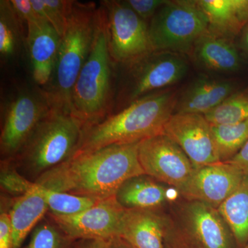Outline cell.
<instances>
[{
    "instance_id": "6da1fadb",
    "label": "cell",
    "mask_w": 248,
    "mask_h": 248,
    "mask_svg": "<svg viewBox=\"0 0 248 248\" xmlns=\"http://www.w3.org/2000/svg\"><path fill=\"white\" fill-rule=\"evenodd\" d=\"M139 143L74 153L34 182L81 197L100 200L113 197L127 180L145 174L139 161Z\"/></svg>"
},
{
    "instance_id": "7a4b0ae2",
    "label": "cell",
    "mask_w": 248,
    "mask_h": 248,
    "mask_svg": "<svg viewBox=\"0 0 248 248\" xmlns=\"http://www.w3.org/2000/svg\"><path fill=\"white\" fill-rule=\"evenodd\" d=\"M178 93L173 88L148 94L98 123L84 125L77 153L111 145L139 143L164 133L174 113Z\"/></svg>"
},
{
    "instance_id": "3957f363",
    "label": "cell",
    "mask_w": 248,
    "mask_h": 248,
    "mask_svg": "<svg viewBox=\"0 0 248 248\" xmlns=\"http://www.w3.org/2000/svg\"><path fill=\"white\" fill-rule=\"evenodd\" d=\"M103 18L99 4L74 1L61 37L53 77L41 89L50 107L70 110L72 91L89 58Z\"/></svg>"
},
{
    "instance_id": "277c9868",
    "label": "cell",
    "mask_w": 248,
    "mask_h": 248,
    "mask_svg": "<svg viewBox=\"0 0 248 248\" xmlns=\"http://www.w3.org/2000/svg\"><path fill=\"white\" fill-rule=\"evenodd\" d=\"M84 124L71 111L52 107L30 138L9 161L31 182L74 154Z\"/></svg>"
},
{
    "instance_id": "5b68a950",
    "label": "cell",
    "mask_w": 248,
    "mask_h": 248,
    "mask_svg": "<svg viewBox=\"0 0 248 248\" xmlns=\"http://www.w3.org/2000/svg\"><path fill=\"white\" fill-rule=\"evenodd\" d=\"M102 12L92 50L72 91L70 110L84 125L98 123L112 115L115 105L117 65L108 48L103 9Z\"/></svg>"
},
{
    "instance_id": "8992f818",
    "label": "cell",
    "mask_w": 248,
    "mask_h": 248,
    "mask_svg": "<svg viewBox=\"0 0 248 248\" xmlns=\"http://www.w3.org/2000/svg\"><path fill=\"white\" fill-rule=\"evenodd\" d=\"M188 70L186 55L171 52H152L128 64L117 65L112 114L148 94L170 89L184 79Z\"/></svg>"
},
{
    "instance_id": "52a82bcc",
    "label": "cell",
    "mask_w": 248,
    "mask_h": 248,
    "mask_svg": "<svg viewBox=\"0 0 248 248\" xmlns=\"http://www.w3.org/2000/svg\"><path fill=\"white\" fill-rule=\"evenodd\" d=\"M208 29L197 0H168L148 22L153 51L185 55Z\"/></svg>"
},
{
    "instance_id": "ba28073f",
    "label": "cell",
    "mask_w": 248,
    "mask_h": 248,
    "mask_svg": "<svg viewBox=\"0 0 248 248\" xmlns=\"http://www.w3.org/2000/svg\"><path fill=\"white\" fill-rule=\"evenodd\" d=\"M99 4L104 14L108 48L116 65L128 64L154 52L148 23L125 1L103 0Z\"/></svg>"
},
{
    "instance_id": "9c48e42d",
    "label": "cell",
    "mask_w": 248,
    "mask_h": 248,
    "mask_svg": "<svg viewBox=\"0 0 248 248\" xmlns=\"http://www.w3.org/2000/svg\"><path fill=\"white\" fill-rule=\"evenodd\" d=\"M51 108L45 93L38 87L18 91L6 103L3 109L0 135L2 161L14 159Z\"/></svg>"
},
{
    "instance_id": "30bf717a",
    "label": "cell",
    "mask_w": 248,
    "mask_h": 248,
    "mask_svg": "<svg viewBox=\"0 0 248 248\" xmlns=\"http://www.w3.org/2000/svg\"><path fill=\"white\" fill-rule=\"evenodd\" d=\"M138 157L146 175L179 192L195 170L182 148L164 133L140 141Z\"/></svg>"
},
{
    "instance_id": "8fae6325",
    "label": "cell",
    "mask_w": 248,
    "mask_h": 248,
    "mask_svg": "<svg viewBox=\"0 0 248 248\" xmlns=\"http://www.w3.org/2000/svg\"><path fill=\"white\" fill-rule=\"evenodd\" d=\"M115 196L97 202L87 210L71 216L48 213L60 228L72 239L108 240L118 236L125 212Z\"/></svg>"
},
{
    "instance_id": "7c38bea8",
    "label": "cell",
    "mask_w": 248,
    "mask_h": 248,
    "mask_svg": "<svg viewBox=\"0 0 248 248\" xmlns=\"http://www.w3.org/2000/svg\"><path fill=\"white\" fill-rule=\"evenodd\" d=\"M164 134L182 148L195 169L220 162L211 125L204 115L174 113L165 125Z\"/></svg>"
},
{
    "instance_id": "4fadbf2b",
    "label": "cell",
    "mask_w": 248,
    "mask_h": 248,
    "mask_svg": "<svg viewBox=\"0 0 248 248\" xmlns=\"http://www.w3.org/2000/svg\"><path fill=\"white\" fill-rule=\"evenodd\" d=\"M244 173L229 162H217L197 169L180 193L190 202L218 209L242 182Z\"/></svg>"
},
{
    "instance_id": "5bb4252c",
    "label": "cell",
    "mask_w": 248,
    "mask_h": 248,
    "mask_svg": "<svg viewBox=\"0 0 248 248\" xmlns=\"http://www.w3.org/2000/svg\"><path fill=\"white\" fill-rule=\"evenodd\" d=\"M61 36L46 21L27 24L26 51L30 59L32 79L44 89L53 77Z\"/></svg>"
},
{
    "instance_id": "9a60e30c",
    "label": "cell",
    "mask_w": 248,
    "mask_h": 248,
    "mask_svg": "<svg viewBox=\"0 0 248 248\" xmlns=\"http://www.w3.org/2000/svg\"><path fill=\"white\" fill-rule=\"evenodd\" d=\"M186 223L191 240L198 248H231V231L218 209L200 202H190Z\"/></svg>"
},
{
    "instance_id": "2e32d148",
    "label": "cell",
    "mask_w": 248,
    "mask_h": 248,
    "mask_svg": "<svg viewBox=\"0 0 248 248\" xmlns=\"http://www.w3.org/2000/svg\"><path fill=\"white\" fill-rule=\"evenodd\" d=\"M236 90L237 84L233 80L199 78L178 95L174 113L205 115Z\"/></svg>"
},
{
    "instance_id": "e0dca14e",
    "label": "cell",
    "mask_w": 248,
    "mask_h": 248,
    "mask_svg": "<svg viewBox=\"0 0 248 248\" xmlns=\"http://www.w3.org/2000/svg\"><path fill=\"white\" fill-rule=\"evenodd\" d=\"M188 55L196 65L208 71L234 73L241 66V56L232 39L209 30L196 42Z\"/></svg>"
},
{
    "instance_id": "ac0fdd59",
    "label": "cell",
    "mask_w": 248,
    "mask_h": 248,
    "mask_svg": "<svg viewBox=\"0 0 248 248\" xmlns=\"http://www.w3.org/2000/svg\"><path fill=\"white\" fill-rule=\"evenodd\" d=\"M164 220L153 210L125 209L118 236L134 248H164Z\"/></svg>"
},
{
    "instance_id": "d6986e66",
    "label": "cell",
    "mask_w": 248,
    "mask_h": 248,
    "mask_svg": "<svg viewBox=\"0 0 248 248\" xmlns=\"http://www.w3.org/2000/svg\"><path fill=\"white\" fill-rule=\"evenodd\" d=\"M210 32L232 39L248 24V0H197Z\"/></svg>"
},
{
    "instance_id": "ffe728a7",
    "label": "cell",
    "mask_w": 248,
    "mask_h": 248,
    "mask_svg": "<svg viewBox=\"0 0 248 248\" xmlns=\"http://www.w3.org/2000/svg\"><path fill=\"white\" fill-rule=\"evenodd\" d=\"M31 182L27 193L10 200L9 215L13 232V248H21L31 232L48 213L45 199Z\"/></svg>"
},
{
    "instance_id": "44dd1931",
    "label": "cell",
    "mask_w": 248,
    "mask_h": 248,
    "mask_svg": "<svg viewBox=\"0 0 248 248\" xmlns=\"http://www.w3.org/2000/svg\"><path fill=\"white\" fill-rule=\"evenodd\" d=\"M168 190L149 176L128 179L116 193L118 203L125 209L153 210L167 200Z\"/></svg>"
},
{
    "instance_id": "7402d4cb",
    "label": "cell",
    "mask_w": 248,
    "mask_h": 248,
    "mask_svg": "<svg viewBox=\"0 0 248 248\" xmlns=\"http://www.w3.org/2000/svg\"><path fill=\"white\" fill-rule=\"evenodd\" d=\"M27 24L18 16L10 0L0 1V57L1 62L17 58L26 50Z\"/></svg>"
},
{
    "instance_id": "603a6c76",
    "label": "cell",
    "mask_w": 248,
    "mask_h": 248,
    "mask_svg": "<svg viewBox=\"0 0 248 248\" xmlns=\"http://www.w3.org/2000/svg\"><path fill=\"white\" fill-rule=\"evenodd\" d=\"M239 246L248 242V176L245 175L242 182L234 192L218 208Z\"/></svg>"
},
{
    "instance_id": "cb8c5ba5",
    "label": "cell",
    "mask_w": 248,
    "mask_h": 248,
    "mask_svg": "<svg viewBox=\"0 0 248 248\" xmlns=\"http://www.w3.org/2000/svg\"><path fill=\"white\" fill-rule=\"evenodd\" d=\"M211 128L221 162L232 159L248 140V120L231 125H211Z\"/></svg>"
},
{
    "instance_id": "d4e9b609",
    "label": "cell",
    "mask_w": 248,
    "mask_h": 248,
    "mask_svg": "<svg viewBox=\"0 0 248 248\" xmlns=\"http://www.w3.org/2000/svg\"><path fill=\"white\" fill-rule=\"evenodd\" d=\"M32 187L45 199L48 205V213L52 215L61 216L76 215L91 208L100 201L50 190L34 182H32Z\"/></svg>"
},
{
    "instance_id": "484cf974",
    "label": "cell",
    "mask_w": 248,
    "mask_h": 248,
    "mask_svg": "<svg viewBox=\"0 0 248 248\" xmlns=\"http://www.w3.org/2000/svg\"><path fill=\"white\" fill-rule=\"evenodd\" d=\"M204 117L212 125H231L248 120V90L233 93Z\"/></svg>"
},
{
    "instance_id": "4316f807",
    "label": "cell",
    "mask_w": 248,
    "mask_h": 248,
    "mask_svg": "<svg viewBox=\"0 0 248 248\" xmlns=\"http://www.w3.org/2000/svg\"><path fill=\"white\" fill-rule=\"evenodd\" d=\"M46 217L34 228L24 248H73L76 240L68 236L48 215V218Z\"/></svg>"
},
{
    "instance_id": "83f0119b",
    "label": "cell",
    "mask_w": 248,
    "mask_h": 248,
    "mask_svg": "<svg viewBox=\"0 0 248 248\" xmlns=\"http://www.w3.org/2000/svg\"><path fill=\"white\" fill-rule=\"evenodd\" d=\"M39 17L48 22L60 36L63 35L73 0H31Z\"/></svg>"
},
{
    "instance_id": "f1b7e54d",
    "label": "cell",
    "mask_w": 248,
    "mask_h": 248,
    "mask_svg": "<svg viewBox=\"0 0 248 248\" xmlns=\"http://www.w3.org/2000/svg\"><path fill=\"white\" fill-rule=\"evenodd\" d=\"M31 181L22 175L9 161H1L0 184L1 190L12 195L19 197L29 191Z\"/></svg>"
},
{
    "instance_id": "f546056e",
    "label": "cell",
    "mask_w": 248,
    "mask_h": 248,
    "mask_svg": "<svg viewBox=\"0 0 248 248\" xmlns=\"http://www.w3.org/2000/svg\"><path fill=\"white\" fill-rule=\"evenodd\" d=\"M125 1L139 17L148 23L160 8L166 4L168 0H125Z\"/></svg>"
},
{
    "instance_id": "4dcf8cb0",
    "label": "cell",
    "mask_w": 248,
    "mask_h": 248,
    "mask_svg": "<svg viewBox=\"0 0 248 248\" xmlns=\"http://www.w3.org/2000/svg\"><path fill=\"white\" fill-rule=\"evenodd\" d=\"M6 202H1L0 213V248H13V232L9 208L6 209Z\"/></svg>"
},
{
    "instance_id": "1f68e13d",
    "label": "cell",
    "mask_w": 248,
    "mask_h": 248,
    "mask_svg": "<svg viewBox=\"0 0 248 248\" xmlns=\"http://www.w3.org/2000/svg\"><path fill=\"white\" fill-rule=\"evenodd\" d=\"M10 1L18 16L22 18L27 24H33V23L44 20L41 19L36 13L31 0H10Z\"/></svg>"
},
{
    "instance_id": "d6a6232c",
    "label": "cell",
    "mask_w": 248,
    "mask_h": 248,
    "mask_svg": "<svg viewBox=\"0 0 248 248\" xmlns=\"http://www.w3.org/2000/svg\"><path fill=\"white\" fill-rule=\"evenodd\" d=\"M227 162L231 163L248 176V140L242 149L234 157Z\"/></svg>"
},
{
    "instance_id": "836d02e7",
    "label": "cell",
    "mask_w": 248,
    "mask_h": 248,
    "mask_svg": "<svg viewBox=\"0 0 248 248\" xmlns=\"http://www.w3.org/2000/svg\"><path fill=\"white\" fill-rule=\"evenodd\" d=\"M73 248H107V241L98 239H82L76 241Z\"/></svg>"
},
{
    "instance_id": "e575fe53",
    "label": "cell",
    "mask_w": 248,
    "mask_h": 248,
    "mask_svg": "<svg viewBox=\"0 0 248 248\" xmlns=\"http://www.w3.org/2000/svg\"><path fill=\"white\" fill-rule=\"evenodd\" d=\"M107 248H134L120 236L108 240Z\"/></svg>"
},
{
    "instance_id": "d590c367",
    "label": "cell",
    "mask_w": 248,
    "mask_h": 248,
    "mask_svg": "<svg viewBox=\"0 0 248 248\" xmlns=\"http://www.w3.org/2000/svg\"><path fill=\"white\" fill-rule=\"evenodd\" d=\"M240 42H241V48L244 50L246 55H248V24L241 32V38Z\"/></svg>"
},
{
    "instance_id": "8d00e7d4",
    "label": "cell",
    "mask_w": 248,
    "mask_h": 248,
    "mask_svg": "<svg viewBox=\"0 0 248 248\" xmlns=\"http://www.w3.org/2000/svg\"><path fill=\"white\" fill-rule=\"evenodd\" d=\"M243 248H248V242L247 243V244L245 245V246H244V247H243Z\"/></svg>"
}]
</instances>
